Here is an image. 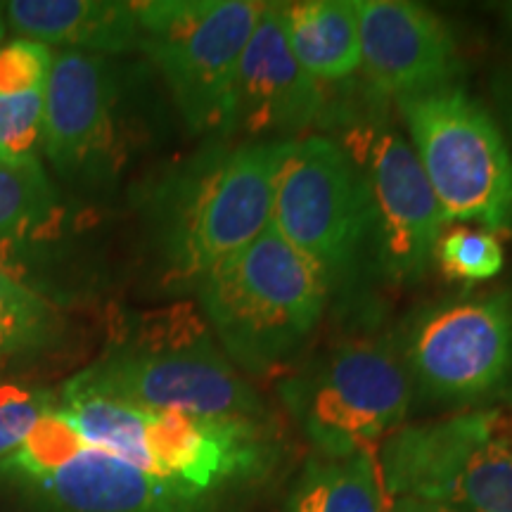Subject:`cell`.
I'll list each match as a JSON object with an SVG mask.
<instances>
[{"label":"cell","instance_id":"obj_1","mask_svg":"<svg viewBox=\"0 0 512 512\" xmlns=\"http://www.w3.org/2000/svg\"><path fill=\"white\" fill-rule=\"evenodd\" d=\"M275 143H214L159 178L147 223L166 285L197 287L271 226Z\"/></svg>","mask_w":512,"mask_h":512},{"label":"cell","instance_id":"obj_2","mask_svg":"<svg viewBox=\"0 0 512 512\" xmlns=\"http://www.w3.org/2000/svg\"><path fill=\"white\" fill-rule=\"evenodd\" d=\"M69 382L147 411L245 420L266 415L261 396L188 304L128 320Z\"/></svg>","mask_w":512,"mask_h":512},{"label":"cell","instance_id":"obj_3","mask_svg":"<svg viewBox=\"0 0 512 512\" xmlns=\"http://www.w3.org/2000/svg\"><path fill=\"white\" fill-rule=\"evenodd\" d=\"M209 330L235 368L268 375L302 351L330 285L273 226L228 256L195 287Z\"/></svg>","mask_w":512,"mask_h":512},{"label":"cell","instance_id":"obj_4","mask_svg":"<svg viewBox=\"0 0 512 512\" xmlns=\"http://www.w3.org/2000/svg\"><path fill=\"white\" fill-rule=\"evenodd\" d=\"M79 425L88 444L209 496L256 482L273 465L264 420L147 411L112 396H93L83 403Z\"/></svg>","mask_w":512,"mask_h":512},{"label":"cell","instance_id":"obj_5","mask_svg":"<svg viewBox=\"0 0 512 512\" xmlns=\"http://www.w3.org/2000/svg\"><path fill=\"white\" fill-rule=\"evenodd\" d=\"M396 105L444 223L510 233L512 152L494 114L456 83Z\"/></svg>","mask_w":512,"mask_h":512},{"label":"cell","instance_id":"obj_6","mask_svg":"<svg viewBox=\"0 0 512 512\" xmlns=\"http://www.w3.org/2000/svg\"><path fill=\"white\" fill-rule=\"evenodd\" d=\"M377 463L392 501L512 512V403L399 427Z\"/></svg>","mask_w":512,"mask_h":512},{"label":"cell","instance_id":"obj_7","mask_svg":"<svg viewBox=\"0 0 512 512\" xmlns=\"http://www.w3.org/2000/svg\"><path fill=\"white\" fill-rule=\"evenodd\" d=\"M264 3L147 0L138 3V50L169 86L195 136H226L240 57Z\"/></svg>","mask_w":512,"mask_h":512},{"label":"cell","instance_id":"obj_8","mask_svg":"<svg viewBox=\"0 0 512 512\" xmlns=\"http://www.w3.org/2000/svg\"><path fill=\"white\" fill-rule=\"evenodd\" d=\"M280 396L325 458H349L399 430L413 384L392 344L356 339L287 375Z\"/></svg>","mask_w":512,"mask_h":512},{"label":"cell","instance_id":"obj_9","mask_svg":"<svg viewBox=\"0 0 512 512\" xmlns=\"http://www.w3.org/2000/svg\"><path fill=\"white\" fill-rule=\"evenodd\" d=\"M271 226L323 273L344 285L370 245V204L361 171L328 136L275 143Z\"/></svg>","mask_w":512,"mask_h":512},{"label":"cell","instance_id":"obj_10","mask_svg":"<svg viewBox=\"0 0 512 512\" xmlns=\"http://www.w3.org/2000/svg\"><path fill=\"white\" fill-rule=\"evenodd\" d=\"M337 138L361 171L370 204V247L377 268L396 285L425 278L444 216L411 143L380 110L330 117Z\"/></svg>","mask_w":512,"mask_h":512},{"label":"cell","instance_id":"obj_11","mask_svg":"<svg viewBox=\"0 0 512 512\" xmlns=\"http://www.w3.org/2000/svg\"><path fill=\"white\" fill-rule=\"evenodd\" d=\"M403 366L413 387L441 403H477L512 380V294L463 297L415 318Z\"/></svg>","mask_w":512,"mask_h":512},{"label":"cell","instance_id":"obj_12","mask_svg":"<svg viewBox=\"0 0 512 512\" xmlns=\"http://www.w3.org/2000/svg\"><path fill=\"white\" fill-rule=\"evenodd\" d=\"M328 112V95L294 57L283 3H264L240 57L230 131L245 143L302 138Z\"/></svg>","mask_w":512,"mask_h":512},{"label":"cell","instance_id":"obj_13","mask_svg":"<svg viewBox=\"0 0 512 512\" xmlns=\"http://www.w3.org/2000/svg\"><path fill=\"white\" fill-rule=\"evenodd\" d=\"M361 69L384 98L453 86L460 74L456 36L437 12L408 0H354Z\"/></svg>","mask_w":512,"mask_h":512},{"label":"cell","instance_id":"obj_14","mask_svg":"<svg viewBox=\"0 0 512 512\" xmlns=\"http://www.w3.org/2000/svg\"><path fill=\"white\" fill-rule=\"evenodd\" d=\"M117 88L107 57L83 50L53 53L43 107L41 152L62 176L98 174L114 150Z\"/></svg>","mask_w":512,"mask_h":512},{"label":"cell","instance_id":"obj_15","mask_svg":"<svg viewBox=\"0 0 512 512\" xmlns=\"http://www.w3.org/2000/svg\"><path fill=\"white\" fill-rule=\"evenodd\" d=\"M53 512H204L216 496L164 479L83 441L67 463L17 482Z\"/></svg>","mask_w":512,"mask_h":512},{"label":"cell","instance_id":"obj_16","mask_svg":"<svg viewBox=\"0 0 512 512\" xmlns=\"http://www.w3.org/2000/svg\"><path fill=\"white\" fill-rule=\"evenodd\" d=\"M8 29L60 50L117 55L138 48V3L119 0H10Z\"/></svg>","mask_w":512,"mask_h":512},{"label":"cell","instance_id":"obj_17","mask_svg":"<svg viewBox=\"0 0 512 512\" xmlns=\"http://www.w3.org/2000/svg\"><path fill=\"white\" fill-rule=\"evenodd\" d=\"M53 48L31 38L0 46V164H31L41 155L43 107Z\"/></svg>","mask_w":512,"mask_h":512},{"label":"cell","instance_id":"obj_18","mask_svg":"<svg viewBox=\"0 0 512 512\" xmlns=\"http://www.w3.org/2000/svg\"><path fill=\"white\" fill-rule=\"evenodd\" d=\"M287 41L318 83L344 81L361 69V34L354 0L283 3Z\"/></svg>","mask_w":512,"mask_h":512},{"label":"cell","instance_id":"obj_19","mask_svg":"<svg viewBox=\"0 0 512 512\" xmlns=\"http://www.w3.org/2000/svg\"><path fill=\"white\" fill-rule=\"evenodd\" d=\"M283 512H392L377 448L349 458L309 460Z\"/></svg>","mask_w":512,"mask_h":512},{"label":"cell","instance_id":"obj_20","mask_svg":"<svg viewBox=\"0 0 512 512\" xmlns=\"http://www.w3.org/2000/svg\"><path fill=\"white\" fill-rule=\"evenodd\" d=\"M55 335L53 306L0 268V363L48 347Z\"/></svg>","mask_w":512,"mask_h":512},{"label":"cell","instance_id":"obj_21","mask_svg":"<svg viewBox=\"0 0 512 512\" xmlns=\"http://www.w3.org/2000/svg\"><path fill=\"white\" fill-rule=\"evenodd\" d=\"M55 204L41 159L31 164H0V249L27 238Z\"/></svg>","mask_w":512,"mask_h":512},{"label":"cell","instance_id":"obj_22","mask_svg":"<svg viewBox=\"0 0 512 512\" xmlns=\"http://www.w3.org/2000/svg\"><path fill=\"white\" fill-rule=\"evenodd\" d=\"M434 259L448 278L463 283H484L496 278L505 266L501 240L484 228L456 226L441 235L434 249Z\"/></svg>","mask_w":512,"mask_h":512},{"label":"cell","instance_id":"obj_23","mask_svg":"<svg viewBox=\"0 0 512 512\" xmlns=\"http://www.w3.org/2000/svg\"><path fill=\"white\" fill-rule=\"evenodd\" d=\"M57 406V396L46 389L24 384H0V460H5L27 441L31 430L50 408Z\"/></svg>","mask_w":512,"mask_h":512},{"label":"cell","instance_id":"obj_24","mask_svg":"<svg viewBox=\"0 0 512 512\" xmlns=\"http://www.w3.org/2000/svg\"><path fill=\"white\" fill-rule=\"evenodd\" d=\"M491 98L496 105V124L512 152V62L501 64L491 76Z\"/></svg>","mask_w":512,"mask_h":512},{"label":"cell","instance_id":"obj_25","mask_svg":"<svg viewBox=\"0 0 512 512\" xmlns=\"http://www.w3.org/2000/svg\"><path fill=\"white\" fill-rule=\"evenodd\" d=\"M392 512H458V510L444 508V505H437V503L403 501V498H396V501H392Z\"/></svg>","mask_w":512,"mask_h":512},{"label":"cell","instance_id":"obj_26","mask_svg":"<svg viewBox=\"0 0 512 512\" xmlns=\"http://www.w3.org/2000/svg\"><path fill=\"white\" fill-rule=\"evenodd\" d=\"M498 12H501L505 27H508L512 31V0H508V3H501L498 5Z\"/></svg>","mask_w":512,"mask_h":512},{"label":"cell","instance_id":"obj_27","mask_svg":"<svg viewBox=\"0 0 512 512\" xmlns=\"http://www.w3.org/2000/svg\"><path fill=\"white\" fill-rule=\"evenodd\" d=\"M5 34H8V15H5V3H0V43H3Z\"/></svg>","mask_w":512,"mask_h":512}]
</instances>
